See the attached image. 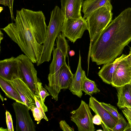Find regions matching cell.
<instances>
[{"label":"cell","mask_w":131,"mask_h":131,"mask_svg":"<svg viewBox=\"0 0 131 131\" xmlns=\"http://www.w3.org/2000/svg\"><path fill=\"white\" fill-rule=\"evenodd\" d=\"M41 11L23 8L17 10L15 23L1 29L16 43L33 63L41 57L46 38L47 26Z\"/></svg>","instance_id":"6da1fadb"},{"label":"cell","mask_w":131,"mask_h":131,"mask_svg":"<svg viewBox=\"0 0 131 131\" xmlns=\"http://www.w3.org/2000/svg\"><path fill=\"white\" fill-rule=\"evenodd\" d=\"M131 41V8L125 9L91 42L90 56L97 65L113 61Z\"/></svg>","instance_id":"7a4b0ae2"},{"label":"cell","mask_w":131,"mask_h":131,"mask_svg":"<svg viewBox=\"0 0 131 131\" xmlns=\"http://www.w3.org/2000/svg\"><path fill=\"white\" fill-rule=\"evenodd\" d=\"M57 46L53 51V59L49 66L48 75L49 83L45 87L54 99L57 101L61 90L59 86V78L60 69L66 62V59L69 47L65 37L60 32L56 39Z\"/></svg>","instance_id":"3957f363"},{"label":"cell","mask_w":131,"mask_h":131,"mask_svg":"<svg viewBox=\"0 0 131 131\" xmlns=\"http://www.w3.org/2000/svg\"><path fill=\"white\" fill-rule=\"evenodd\" d=\"M64 18L61 9L56 6L51 12L50 19L47 28L42 51L40 59L37 63V66L51 60V53L54 49L55 40L61 32Z\"/></svg>","instance_id":"277c9868"},{"label":"cell","mask_w":131,"mask_h":131,"mask_svg":"<svg viewBox=\"0 0 131 131\" xmlns=\"http://www.w3.org/2000/svg\"><path fill=\"white\" fill-rule=\"evenodd\" d=\"M113 8H100L92 12L86 19L90 41L94 40L112 21Z\"/></svg>","instance_id":"5b68a950"},{"label":"cell","mask_w":131,"mask_h":131,"mask_svg":"<svg viewBox=\"0 0 131 131\" xmlns=\"http://www.w3.org/2000/svg\"><path fill=\"white\" fill-rule=\"evenodd\" d=\"M16 58L18 61L20 78L27 84L35 96H37V84L39 81L37 77V71L33 63L25 54L19 55Z\"/></svg>","instance_id":"8992f818"},{"label":"cell","mask_w":131,"mask_h":131,"mask_svg":"<svg viewBox=\"0 0 131 131\" xmlns=\"http://www.w3.org/2000/svg\"><path fill=\"white\" fill-rule=\"evenodd\" d=\"M89 105L82 100L77 110L70 112L71 120L77 125L79 131H94L95 128L92 122L93 116Z\"/></svg>","instance_id":"52a82bcc"},{"label":"cell","mask_w":131,"mask_h":131,"mask_svg":"<svg viewBox=\"0 0 131 131\" xmlns=\"http://www.w3.org/2000/svg\"><path fill=\"white\" fill-rule=\"evenodd\" d=\"M88 29L87 20L83 17L65 18L61 32L65 37L74 43L78 39L81 38L84 31Z\"/></svg>","instance_id":"ba28073f"},{"label":"cell","mask_w":131,"mask_h":131,"mask_svg":"<svg viewBox=\"0 0 131 131\" xmlns=\"http://www.w3.org/2000/svg\"><path fill=\"white\" fill-rule=\"evenodd\" d=\"M16 118V131H35L36 126L30 115L28 107L16 102L12 104Z\"/></svg>","instance_id":"9c48e42d"},{"label":"cell","mask_w":131,"mask_h":131,"mask_svg":"<svg viewBox=\"0 0 131 131\" xmlns=\"http://www.w3.org/2000/svg\"><path fill=\"white\" fill-rule=\"evenodd\" d=\"M131 82V62L128 55L118 63L114 73L111 83L116 88Z\"/></svg>","instance_id":"30bf717a"},{"label":"cell","mask_w":131,"mask_h":131,"mask_svg":"<svg viewBox=\"0 0 131 131\" xmlns=\"http://www.w3.org/2000/svg\"><path fill=\"white\" fill-rule=\"evenodd\" d=\"M95 114H99L102 119L101 125L103 130L112 131L118 120L105 109L95 97L90 98L89 105Z\"/></svg>","instance_id":"8fae6325"},{"label":"cell","mask_w":131,"mask_h":131,"mask_svg":"<svg viewBox=\"0 0 131 131\" xmlns=\"http://www.w3.org/2000/svg\"><path fill=\"white\" fill-rule=\"evenodd\" d=\"M5 80L17 91L22 101L29 110L36 106L34 96L35 95L22 79L18 78L11 80Z\"/></svg>","instance_id":"7c38bea8"},{"label":"cell","mask_w":131,"mask_h":131,"mask_svg":"<svg viewBox=\"0 0 131 131\" xmlns=\"http://www.w3.org/2000/svg\"><path fill=\"white\" fill-rule=\"evenodd\" d=\"M0 77L7 80L20 78L18 61L16 57H12L0 61Z\"/></svg>","instance_id":"4fadbf2b"},{"label":"cell","mask_w":131,"mask_h":131,"mask_svg":"<svg viewBox=\"0 0 131 131\" xmlns=\"http://www.w3.org/2000/svg\"><path fill=\"white\" fill-rule=\"evenodd\" d=\"M83 0H61V10L66 18L82 17L81 11Z\"/></svg>","instance_id":"5bb4252c"},{"label":"cell","mask_w":131,"mask_h":131,"mask_svg":"<svg viewBox=\"0 0 131 131\" xmlns=\"http://www.w3.org/2000/svg\"><path fill=\"white\" fill-rule=\"evenodd\" d=\"M127 56L123 54L113 61L104 64L98 73L99 76L103 82L108 84H111L114 73L118 63Z\"/></svg>","instance_id":"9a60e30c"},{"label":"cell","mask_w":131,"mask_h":131,"mask_svg":"<svg viewBox=\"0 0 131 131\" xmlns=\"http://www.w3.org/2000/svg\"><path fill=\"white\" fill-rule=\"evenodd\" d=\"M81 57L79 51V58L78 67L73 74L72 82L69 89L72 93L81 98L82 95V85L83 75L85 72L81 67Z\"/></svg>","instance_id":"2e32d148"},{"label":"cell","mask_w":131,"mask_h":131,"mask_svg":"<svg viewBox=\"0 0 131 131\" xmlns=\"http://www.w3.org/2000/svg\"><path fill=\"white\" fill-rule=\"evenodd\" d=\"M111 0H85L82 5V12L83 13V18L86 19L93 12L103 7L113 8Z\"/></svg>","instance_id":"e0dca14e"},{"label":"cell","mask_w":131,"mask_h":131,"mask_svg":"<svg viewBox=\"0 0 131 131\" xmlns=\"http://www.w3.org/2000/svg\"><path fill=\"white\" fill-rule=\"evenodd\" d=\"M117 88L118 101L120 108H131V85L130 83Z\"/></svg>","instance_id":"ac0fdd59"},{"label":"cell","mask_w":131,"mask_h":131,"mask_svg":"<svg viewBox=\"0 0 131 131\" xmlns=\"http://www.w3.org/2000/svg\"><path fill=\"white\" fill-rule=\"evenodd\" d=\"M73 74L66 62L61 68L59 73V82L61 89L69 88L72 81Z\"/></svg>","instance_id":"d6986e66"},{"label":"cell","mask_w":131,"mask_h":131,"mask_svg":"<svg viewBox=\"0 0 131 131\" xmlns=\"http://www.w3.org/2000/svg\"><path fill=\"white\" fill-rule=\"evenodd\" d=\"M0 86L8 97L15 100L16 102L25 105L17 91L7 81L1 77H0Z\"/></svg>","instance_id":"ffe728a7"},{"label":"cell","mask_w":131,"mask_h":131,"mask_svg":"<svg viewBox=\"0 0 131 131\" xmlns=\"http://www.w3.org/2000/svg\"><path fill=\"white\" fill-rule=\"evenodd\" d=\"M82 90L84 92L85 95H87L91 96L93 94L100 91L94 81L90 80L87 77L85 72L83 78Z\"/></svg>","instance_id":"44dd1931"},{"label":"cell","mask_w":131,"mask_h":131,"mask_svg":"<svg viewBox=\"0 0 131 131\" xmlns=\"http://www.w3.org/2000/svg\"><path fill=\"white\" fill-rule=\"evenodd\" d=\"M37 86L38 94L36 96L41 104L45 112H47L48 111V108L44 102L46 97L49 95L50 94L47 90L43 87L42 83L39 81L37 82Z\"/></svg>","instance_id":"7402d4cb"},{"label":"cell","mask_w":131,"mask_h":131,"mask_svg":"<svg viewBox=\"0 0 131 131\" xmlns=\"http://www.w3.org/2000/svg\"><path fill=\"white\" fill-rule=\"evenodd\" d=\"M100 103L105 109L118 120L125 119L118 112L117 109L115 106L110 104L106 103L104 102Z\"/></svg>","instance_id":"603a6c76"},{"label":"cell","mask_w":131,"mask_h":131,"mask_svg":"<svg viewBox=\"0 0 131 131\" xmlns=\"http://www.w3.org/2000/svg\"><path fill=\"white\" fill-rule=\"evenodd\" d=\"M32 112L35 120L39 123L41 120L43 118L42 114L39 109L36 106L32 107L31 110Z\"/></svg>","instance_id":"cb8c5ba5"},{"label":"cell","mask_w":131,"mask_h":131,"mask_svg":"<svg viewBox=\"0 0 131 131\" xmlns=\"http://www.w3.org/2000/svg\"><path fill=\"white\" fill-rule=\"evenodd\" d=\"M127 124L125 119L118 120L116 125L112 129V131H124Z\"/></svg>","instance_id":"d4e9b609"},{"label":"cell","mask_w":131,"mask_h":131,"mask_svg":"<svg viewBox=\"0 0 131 131\" xmlns=\"http://www.w3.org/2000/svg\"><path fill=\"white\" fill-rule=\"evenodd\" d=\"M5 114L6 122L8 131H14L13 121L11 115L9 112L7 111H6Z\"/></svg>","instance_id":"484cf974"},{"label":"cell","mask_w":131,"mask_h":131,"mask_svg":"<svg viewBox=\"0 0 131 131\" xmlns=\"http://www.w3.org/2000/svg\"><path fill=\"white\" fill-rule=\"evenodd\" d=\"M124 115L128 121V124H129L131 129V108L125 107L122 110Z\"/></svg>","instance_id":"4316f807"},{"label":"cell","mask_w":131,"mask_h":131,"mask_svg":"<svg viewBox=\"0 0 131 131\" xmlns=\"http://www.w3.org/2000/svg\"><path fill=\"white\" fill-rule=\"evenodd\" d=\"M59 123L61 129L63 131H74V129L70 127L65 121H61Z\"/></svg>","instance_id":"83f0119b"},{"label":"cell","mask_w":131,"mask_h":131,"mask_svg":"<svg viewBox=\"0 0 131 131\" xmlns=\"http://www.w3.org/2000/svg\"><path fill=\"white\" fill-rule=\"evenodd\" d=\"M34 96L36 106L39 108L41 111L43 119H44L47 121H48V119L45 115V112L43 110L41 104L37 99L36 96L35 95H34Z\"/></svg>","instance_id":"f1b7e54d"},{"label":"cell","mask_w":131,"mask_h":131,"mask_svg":"<svg viewBox=\"0 0 131 131\" xmlns=\"http://www.w3.org/2000/svg\"><path fill=\"white\" fill-rule=\"evenodd\" d=\"M102 121L101 118L99 114H96L93 116L92 122L93 124L97 125H101Z\"/></svg>","instance_id":"f546056e"},{"label":"cell","mask_w":131,"mask_h":131,"mask_svg":"<svg viewBox=\"0 0 131 131\" xmlns=\"http://www.w3.org/2000/svg\"><path fill=\"white\" fill-rule=\"evenodd\" d=\"M13 1L14 0H8V7L10 10L11 19L12 20H15V19L14 18V17L13 11Z\"/></svg>","instance_id":"4dcf8cb0"},{"label":"cell","mask_w":131,"mask_h":131,"mask_svg":"<svg viewBox=\"0 0 131 131\" xmlns=\"http://www.w3.org/2000/svg\"><path fill=\"white\" fill-rule=\"evenodd\" d=\"M0 4L5 6H8V0H0Z\"/></svg>","instance_id":"1f68e13d"},{"label":"cell","mask_w":131,"mask_h":131,"mask_svg":"<svg viewBox=\"0 0 131 131\" xmlns=\"http://www.w3.org/2000/svg\"><path fill=\"white\" fill-rule=\"evenodd\" d=\"M75 53V52L73 50H71L69 52V54L71 56H74Z\"/></svg>","instance_id":"d6a6232c"},{"label":"cell","mask_w":131,"mask_h":131,"mask_svg":"<svg viewBox=\"0 0 131 131\" xmlns=\"http://www.w3.org/2000/svg\"><path fill=\"white\" fill-rule=\"evenodd\" d=\"M0 43L1 42V40L3 39V34L1 30H0Z\"/></svg>","instance_id":"836d02e7"},{"label":"cell","mask_w":131,"mask_h":131,"mask_svg":"<svg viewBox=\"0 0 131 131\" xmlns=\"http://www.w3.org/2000/svg\"><path fill=\"white\" fill-rule=\"evenodd\" d=\"M0 131H8V130L7 129H5L2 127H1L0 129Z\"/></svg>","instance_id":"e575fe53"},{"label":"cell","mask_w":131,"mask_h":131,"mask_svg":"<svg viewBox=\"0 0 131 131\" xmlns=\"http://www.w3.org/2000/svg\"><path fill=\"white\" fill-rule=\"evenodd\" d=\"M128 55L131 58V47L130 48V51Z\"/></svg>","instance_id":"d590c367"},{"label":"cell","mask_w":131,"mask_h":131,"mask_svg":"<svg viewBox=\"0 0 131 131\" xmlns=\"http://www.w3.org/2000/svg\"><path fill=\"white\" fill-rule=\"evenodd\" d=\"M3 8L2 7H0V13L3 10Z\"/></svg>","instance_id":"8d00e7d4"},{"label":"cell","mask_w":131,"mask_h":131,"mask_svg":"<svg viewBox=\"0 0 131 131\" xmlns=\"http://www.w3.org/2000/svg\"><path fill=\"white\" fill-rule=\"evenodd\" d=\"M96 131H102V130L101 129H99L98 130H97Z\"/></svg>","instance_id":"74e56055"},{"label":"cell","mask_w":131,"mask_h":131,"mask_svg":"<svg viewBox=\"0 0 131 131\" xmlns=\"http://www.w3.org/2000/svg\"><path fill=\"white\" fill-rule=\"evenodd\" d=\"M129 58H130V61H131V58L129 56Z\"/></svg>","instance_id":"f35d334b"},{"label":"cell","mask_w":131,"mask_h":131,"mask_svg":"<svg viewBox=\"0 0 131 131\" xmlns=\"http://www.w3.org/2000/svg\"><path fill=\"white\" fill-rule=\"evenodd\" d=\"M130 84H131V82L130 83Z\"/></svg>","instance_id":"ab89813d"}]
</instances>
